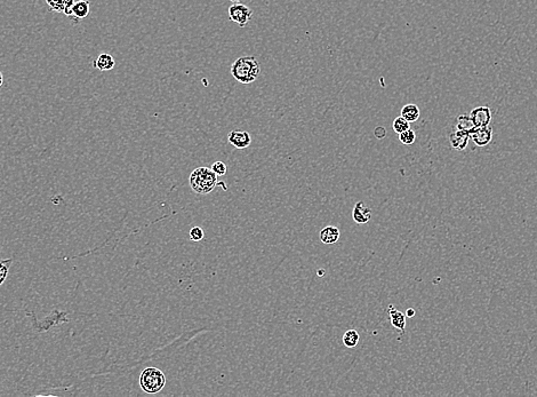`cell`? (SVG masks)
Listing matches in <instances>:
<instances>
[{"label": "cell", "mask_w": 537, "mask_h": 397, "mask_svg": "<svg viewBox=\"0 0 537 397\" xmlns=\"http://www.w3.org/2000/svg\"><path fill=\"white\" fill-rule=\"evenodd\" d=\"M261 68L254 56H241L231 65V75L241 84H252L258 77Z\"/></svg>", "instance_id": "cell-1"}, {"label": "cell", "mask_w": 537, "mask_h": 397, "mask_svg": "<svg viewBox=\"0 0 537 397\" xmlns=\"http://www.w3.org/2000/svg\"><path fill=\"white\" fill-rule=\"evenodd\" d=\"M190 186L196 194L207 195L217 186V175L212 168L198 167L191 173Z\"/></svg>", "instance_id": "cell-2"}, {"label": "cell", "mask_w": 537, "mask_h": 397, "mask_svg": "<svg viewBox=\"0 0 537 397\" xmlns=\"http://www.w3.org/2000/svg\"><path fill=\"white\" fill-rule=\"evenodd\" d=\"M166 385V377L157 368H146L140 376V386L147 394H157Z\"/></svg>", "instance_id": "cell-3"}, {"label": "cell", "mask_w": 537, "mask_h": 397, "mask_svg": "<svg viewBox=\"0 0 537 397\" xmlns=\"http://www.w3.org/2000/svg\"><path fill=\"white\" fill-rule=\"evenodd\" d=\"M253 16V11L250 10L248 6L244 5V4L235 3L229 8V19L238 24L241 28L247 25L248 22L250 21Z\"/></svg>", "instance_id": "cell-4"}, {"label": "cell", "mask_w": 537, "mask_h": 397, "mask_svg": "<svg viewBox=\"0 0 537 397\" xmlns=\"http://www.w3.org/2000/svg\"><path fill=\"white\" fill-rule=\"evenodd\" d=\"M470 139H472L474 143L479 147L488 146L493 139V129L489 127V125L483 127H476L470 133Z\"/></svg>", "instance_id": "cell-5"}, {"label": "cell", "mask_w": 537, "mask_h": 397, "mask_svg": "<svg viewBox=\"0 0 537 397\" xmlns=\"http://www.w3.org/2000/svg\"><path fill=\"white\" fill-rule=\"evenodd\" d=\"M227 140L237 149H246L252 143V136H250L249 133L241 131V129L231 131L229 135H227Z\"/></svg>", "instance_id": "cell-6"}, {"label": "cell", "mask_w": 537, "mask_h": 397, "mask_svg": "<svg viewBox=\"0 0 537 397\" xmlns=\"http://www.w3.org/2000/svg\"><path fill=\"white\" fill-rule=\"evenodd\" d=\"M470 117L476 127L488 126L491 120V111L488 106H478L471 111Z\"/></svg>", "instance_id": "cell-7"}, {"label": "cell", "mask_w": 537, "mask_h": 397, "mask_svg": "<svg viewBox=\"0 0 537 397\" xmlns=\"http://www.w3.org/2000/svg\"><path fill=\"white\" fill-rule=\"evenodd\" d=\"M352 218L358 225H365L371 219V209L364 202L356 203L352 211Z\"/></svg>", "instance_id": "cell-8"}, {"label": "cell", "mask_w": 537, "mask_h": 397, "mask_svg": "<svg viewBox=\"0 0 537 397\" xmlns=\"http://www.w3.org/2000/svg\"><path fill=\"white\" fill-rule=\"evenodd\" d=\"M470 141V133L456 129L449 136L450 146L456 150H465Z\"/></svg>", "instance_id": "cell-9"}, {"label": "cell", "mask_w": 537, "mask_h": 397, "mask_svg": "<svg viewBox=\"0 0 537 397\" xmlns=\"http://www.w3.org/2000/svg\"><path fill=\"white\" fill-rule=\"evenodd\" d=\"M388 313H389V316H390L392 327L396 328L397 330H399L401 334H404L405 329H406V315L402 314L401 311H399L398 309H396L393 305L389 306Z\"/></svg>", "instance_id": "cell-10"}, {"label": "cell", "mask_w": 537, "mask_h": 397, "mask_svg": "<svg viewBox=\"0 0 537 397\" xmlns=\"http://www.w3.org/2000/svg\"><path fill=\"white\" fill-rule=\"evenodd\" d=\"M339 235H341V231H339L337 227L327 226V227H325L324 229L320 230L319 237L322 243L330 245V244H335L337 242L339 238Z\"/></svg>", "instance_id": "cell-11"}, {"label": "cell", "mask_w": 537, "mask_h": 397, "mask_svg": "<svg viewBox=\"0 0 537 397\" xmlns=\"http://www.w3.org/2000/svg\"><path fill=\"white\" fill-rule=\"evenodd\" d=\"M114 64H116V62H114L113 56L110 54H106V53H103V54L98 55L96 61L94 62L95 68L101 71L112 70L114 68Z\"/></svg>", "instance_id": "cell-12"}, {"label": "cell", "mask_w": 537, "mask_h": 397, "mask_svg": "<svg viewBox=\"0 0 537 397\" xmlns=\"http://www.w3.org/2000/svg\"><path fill=\"white\" fill-rule=\"evenodd\" d=\"M401 117H404L407 122L414 123L419 118V108L414 103H408L401 109Z\"/></svg>", "instance_id": "cell-13"}, {"label": "cell", "mask_w": 537, "mask_h": 397, "mask_svg": "<svg viewBox=\"0 0 537 397\" xmlns=\"http://www.w3.org/2000/svg\"><path fill=\"white\" fill-rule=\"evenodd\" d=\"M89 14V2L88 0H79L74 3L72 8V16L74 19H85Z\"/></svg>", "instance_id": "cell-14"}, {"label": "cell", "mask_w": 537, "mask_h": 397, "mask_svg": "<svg viewBox=\"0 0 537 397\" xmlns=\"http://www.w3.org/2000/svg\"><path fill=\"white\" fill-rule=\"evenodd\" d=\"M474 128H476V126H474V124L472 122L471 117H470V115L463 114V115H461L459 117L457 118L456 129H458V131L471 133Z\"/></svg>", "instance_id": "cell-15"}, {"label": "cell", "mask_w": 537, "mask_h": 397, "mask_svg": "<svg viewBox=\"0 0 537 397\" xmlns=\"http://www.w3.org/2000/svg\"><path fill=\"white\" fill-rule=\"evenodd\" d=\"M360 340V336L356 330H348V331L343 334V343L344 346L348 348H353L358 345V342Z\"/></svg>", "instance_id": "cell-16"}, {"label": "cell", "mask_w": 537, "mask_h": 397, "mask_svg": "<svg viewBox=\"0 0 537 397\" xmlns=\"http://www.w3.org/2000/svg\"><path fill=\"white\" fill-rule=\"evenodd\" d=\"M392 126H393V129H395V132L398 133V134H400V133L405 132L408 128H410L409 122H407V120L404 117H401V116L393 120Z\"/></svg>", "instance_id": "cell-17"}, {"label": "cell", "mask_w": 537, "mask_h": 397, "mask_svg": "<svg viewBox=\"0 0 537 397\" xmlns=\"http://www.w3.org/2000/svg\"><path fill=\"white\" fill-rule=\"evenodd\" d=\"M399 140H400L401 143H404V145H407V146L413 145L414 142H415V140H416L415 132L411 128H408L407 131L400 133V134H399Z\"/></svg>", "instance_id": "cell-18"}, {"label": "cell", "mask_w": 537, "mask_h": 397, "mask_svg": "<svg viewBox=\"0 0 537 397\" xmlns=\"http://www.w3.org/2000/svg\"><path fill=\"white\" fill-rule=\"evenodd\" d=\"M12 259H6V260H0V285L5 282L10 271V267L12 266Z\"/></svg>", "instance_id": "cell-19"}, {"label": "cell", "mask_w": 537, "mask_h": 397, "mask_svg": "<svg viewBox=\"0 0 537 397\" xmlns=\"http://www.w3.org/2000/svg\"><path fill=\"white\" fill-rule=\"evenodd\" d=\"M210 168L213 169L214 173L216 174L217 176H223V175H225V173H226V165L223 162H220V160H218V162H215Z\"/></svg>", "instance_id": "cell-20"}, {"label": "cell", "mask_w": 537, "mask_h": 397, "mask_svg": "<svg viewBox=\"0 0 537 397\" xmlns=\"http://www.w3.org/2000/svg\"><path fill=\"white\" fill-rule=\"evenodd\" d=\"M204 236L205 233L200 227H194V228L190 230V238L191 240H194V242H200V240H203Z\"/></svg>", "instance_id": "cell-21"}, {"label": "cell", "mask_w": 537, "mask_h": 397, "mask_svg": "<svg viewBox=\"0 0 537 397\" xmlns=\"http://www.w3.org/2000/svg\"><path fill=\"white\" fill-rule=\"evenodd\" d=\"M49 8L54 12H60L63 13L64 11V4L63 0H46Z\"/></svg>", "instance_id": "cell-22"}, {"label": "cell", "mask_w": 537, "mask_h": 397, "mask_svg": "<svg viewBox=\"0 0 537 397\" xmlns=\"http://www.w3.org/2000/svg\"><path fill=\"white\" fill-rule=\"evenodd\" d=\"M63 4H64L63 13L66 16L71 17L72 16V8L74 5V0H63Z\"/></svg>", "instance_id": "cell-23"}, {"label": "cell", "mask_w": 537, "mask_h": 397, "mask_svg": "<svg viewBox=\"0 0 537 397\" xmlns=\"http://www.w3.org/2000/svg\"><path fill=\"white\" fill-rule=\"evenodd\" d=\"M374 134H375L376 137H377V139H383V137H386V135H387V131H386V128H384V127L378 126V127L375 128Z\"/></svg>", "instance_id": "cell-24"}, {"label": "cell", "mask_w": 537, "mask_h": 397, "mask_svg": "<svg viewBox=\"0 0 537 397\" xmlns=\"http://www.w3.org/2000/svg\"><path fill=\"white\" fill-rule=\"evenodd\" d=\"M414 316H415V310L413 309V308H408V309L406 310V317L411 318V317H414Z\"/></svg>", "instance_id": "cell-25"}, {"label": "cell", "mask_w": 537, "mask_h": 397, "mask_svg": "<svg viewBox=\"0 0 537 397\" xmlns=\"http://www.w3.org/2000/svg\"><path fill=\"white\" fill-rule=\"evenodd\" d=\"M3 82H4V78H3V75H2V73H0V87H2V85H3Z\"/></svg>", "instance_id": "cell-26"}, {"label": "cell", "mask_w": 537, "mask_h": 397, "mask_svg": "<svg viewBox=\"0 0 537 397\" xmlns=\"http://www.w3.org/2000/svg\"><path fill=\"white\" fill-rule=\"evenodd\" d=\"M322 274H324V275H325V271H322V270H319V273H318V275H319V276H322Z\"/></svg>", "instance_id": "cell-27"}, {"label": "cell", "mask_w": 537, "mask_h": 397, "mask_svg": "<svg viewBox=\"0 0 537 397\" xmlns=\"http://www.w3.org/2000/svg\"><path fill=\"white\" fill-rule=\"evenodd\" d=\"M230 2L231 3H239V2H241V0H230Z\"/></svg>", "instance_id": "cell-28"}, {"label": "cell", "mask_w": 537, "mask_h": 397, "mask_svg": "<svg viewBox=\"0 0 537 397\" xmlns=\"http://www.w3.org/2000/svg\"><path fill=\"white\" fill-rule=\"evenodd\" d=\"M0 248H2V246H0Z\"/></svg>", "instance_id": "cell-29"}]
</instances>
